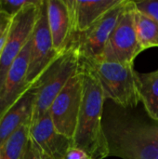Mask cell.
Returning a JSON list of instances; mask_svg holds the SVG:
<instances>
[{"instance_id": "1", "label": "cell", "mask_w": 158, "mask_h": 159, "mask_svg": "<svg viewBox=\"0 0 158 159\" xmlns=\"http://www.w3.org/2000/svg\"><path fill=\"white\" fill-rule=\"evenodd\" d=\"M84 75L83 99L73 139L74 145L87 152L93 159L110 156V147L102 124L105 97L93 71L81 62Z\"/></svg>"}, {"instance_id": "2", "label": "cell", "mask_w": 158, "mask_h": 159, "mask_svg": "<svg viewBox=\"0 0 158 159\" xmlns=\"http://www.w3.org/2000/svg\"><path fill=\"white\" fill-rule=\"evenodd\" d=\"M110 155L123 159H158V126L133 116H118L105 129Z\"/></svg>"}, {"instance_id": "3", "label": "cell", "mask_w": 158, "mask_h": 159, "mask_svg": "<svg viewBox=\"0 0 158 159\" xmlns=\"http://www.w3.org/2000/svg\"><path fill=\"white\" fill-rule=\"evenodd\" d=\"M80 70V58L72 47L54 60L36 83L33 85L36 89V96L31 122L48 113L54 100L68 81Z\"/></svg>"}, {"instance_id": "4", "label": "cell", "mask_w": 158, "mask_h": 159, "mask_svg": "<svg viewBox=\"0 0 158 159\" xmlns=\"http://www.w3.org/2000/svg\"><path fill=\"white\" fill-rule=\"evenodd\" d=\"M87 64L99 80L105 99L127 109L138 105L140 96L137 86V72L133 64L115 61H81Z\"/></svg>"}, {"instance_id": "5", "label": "cell", "mask_w": 158, "mask_h": 159, "mask_svg": "<svg viewBox=\"0 0 158 159\" xmlns=\"http://www.w3.org/2000/svg\"><path fill=\"white\" fill-rule=\"evenodd\" d=\"M135 7L134 1L127 0L124 10L102 54L96 61L134 64L136 57L142 52L135 28Z\"/></svg>"}, {"instance_id": "6", "label": "cell", "mask_w": 158, "mask_h": 159, "mask_svg": "<svg viewBox=\"0 0 158 159\" xmlns=\"http://www.w3.org/2000/svg\"><path fill=\"white\" fill-rule=\"evenodd\" d=\"M84 75L81 70L65 85L54 100L48 114L56 130L73 141L83 99Z\"/></svg>"}, {"instance_id": "7", "label": "cell", "mask_w": 158, "mask_h": 159, "mask_svg": "<svg viewBox=\"0 0 158 159\" xmlns=\"http://www.w3.org/2000/svg\"><path fill=\"white\" fill-rule=\"evenodd\" d=\"M42 0H34L13 17L9 33L0 57V88L12 64L32 37Z\"/></svg>"}, {"instance_id": "8", "label": "cell", "mask_w": 158, "mask_h": 159, "mask_svg": "<svg viewBox=\"0 0 158 159\" xmlns=\"http://www.w3.org/2000/svg\"><path fill=\"white\" fill-rule=\"evenodd\" d=\"M126 3L127 0H122L121 3L110 9L89 29L74 34L70 47L75 49L81 61H93L101 57L124 10Z\"/></svg>"}, {"instance_id": "9", "label": "cell", "mask_w": 158, "mask_h": 159, "mask_svg": "<svg viewBox=\"0 0 158 159\" xmlns=\"http://www.w3.org/2000/svg\"><path fill=\"white\" fill-rule=\"evenodd\" d=\"M59 55L53 48L52 37L48 27L47 0H42L38 18L31 37L30 61L27 73V82L31 87L36 83Z\"/></svg>"}, {"instance_id": "10", "label": "cell", "mask_w": 158, "mask_h": 159, "mask_svg": "<svg viewBox=\"0 0 158 159\" xmlns=\"http://www.w3.org/2000/svg\"><path fill=\"white\" fill-rule=\"evenodd\" d=\"M30 143L44 159H64L74 145L72 140L56 130L48 113L31 122Z\"/></svg>"}, {"instance_id": "11", "label": "cell", "mask_w": 158, "mask_h": 159, "mask_svg": "<svg viewBox=\"0 0 158 159\" xmlns=\"http://www.w3.org/2000/svg\"><path fill=\"white\" fill-rule=\"evenodd\" d=\"M30 51L31 38L12 64L0 88V120L31 88L27 82Z\"/></svg>"}, {"instance_id": "12", "label": "cell", "mask_w": 158, "mask_h": 159, "mask_svg": "<svg viewBox=\"0 0 158 159\" xmlns=\"http://www.w3.org/2000/svg\"><path fill=\"white\" fill-rule=\"evenodd\" d=\"M47 14L53 48L61 54L69 48L75 34L70 0H47Z\"/></svg>"}, {"instance_id": "13", "label": "cell", "mask_w": 158, "mask_h": 159, "mask_svg": "<svg viewBox=\"0 0 158 159\" xmlns=\"http://www.w3.org/2000/svg\"><path fill=\"white\" fill-rule=\"evenodd\" d=\"M36 89L32 86L29 90L12 106L0 120V149L7 140L23 124L31 122Z\"/></svg>"}, {"instance_id": "14", "label": "cell", "mask_w": 158, "mask_h": 159, "mask_svg": "<svg viewBox=\"0 0 158 159\" xmlns=\"http://www.w3.org/2000/svg\"><path fill=\"white\" fill-rule=\"evenodd\" d=\"M122 0H70L75 33L89 29L110 9Z\"/></svg>"}, {"instance_id": "15", "label": "cell", "mask_w": 158, "mask_h": 159, "mask_svg": "<svg viewBox=\"0 0 158 159\" xmlns=\"http://www.w3.org/2000/svg\"><path fill=\"white\" fill-rule=\"evenodd\" d=\"M137 86L140 101L148 116L158 121V70L146 74L137 72Z\"/></svg>"}, {"instance_id": "16", "label": "cell", "mask_w": 158, "mask_h": 159, "mask_svg": "<svg viewBox=\"0 0 158 159\" xmlns=\"http://www.w3.org/2000/svg\"><path fill=\"white\" fill-rule=\"evenodd\" d=\"M135 28L142 51L150 48H158V21L137 7H135Z\"/></svg>"}, {"instance_id": "17", "label": "cell", "mask_w": 158, "mask_h": 159, "mask_svg": "<svg viewBox=\"0 0 158 159\" xmlns=\"http://www.w3.org/2000/svg\"><path fill=\"white\" fill-rule=\"evenodd\" d=\"M30 126L26 122L7 140L0 149L2 159L23 158L30 143Z\"/></svg>"}, {"instance_id": "18", "label": "cell", "mask_w": 158, "mask_h": 159, "mask_svg": "<svg viewBox=\"0 0 158 159\" xmlns=\"http://www.w3.org/2000/svg\"><path fill=\"white\" fill-rule=\"evenodd\" d=\"M33 1L34 0H0V11L14 17L24 7L31 4Z\"/></svg>"}, {"instance_id": "19", "label": "cell", "mask_w": 158, "mask_h": 159, "mask_svg": "<svg viewBox=\"0 0 158 159\" xmlns=\"http://www.w3.org/2000/svg\"><path fill=\"white\" fill-rule=\"evenodd\" d=\"M134 3L140 11L158 21V0L134 1Z\"/></svg>"}, {"instance_id": "20", "label": "cell", "mask_w": 158, "mask_h": 159, "mask_svg": "<svg viewBox=\"0 0 158 159\" xmlns=\"http://www.w3.org/2000/svg\"><path fill=\"white\" fill-rule=\"evenodd\" d=\"M12 20H13V17L7 15L5 12L0 11V57L4 49L8 33H9Z\"/></svg>"}, {"instance_id": "21", "label": "cell", "mask_w": 158, "mask_h": 159, "mask_svg": "<svg viewBox=\"0 0 158 159\" xmlns=\"http://www.w3.org/2000/svg\"><path fill=\"white\" fill-rule=\"evenodd\" d=\"M64 159H93L84 150L73 145L69 148Z\"/></svg>"}, {"instance_id": "22", "label": "cell", "mask_w": 158, "mask_h": 159, "mask_svg": "<svg viewBox=\"0 0 158 159\" xmlns=\"http://www.w3.org/2000/svg\"><path fill=\"white\" fill-rule=\"evenodd\" d=\"M22 159H44L40 154L36 151V149L32 145V143H29V146H28V149L23 157Z\"/></svg>"}, {"instance_id": "23", "label": "cell", "mask_w": 158, "mask_h": 159, "mask_svg": "<svg viewBox=\"0 0 158 159\" xmlns=\"http://www.w3.org/2000/svg\"><path fill=\"white\" fill-rule=\"evenodd\" d=\"M0 159H2V155H1V152H0Z\"/></svg>"}]
</instances>
